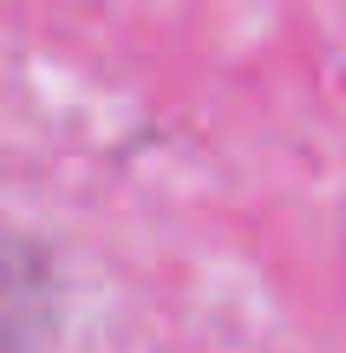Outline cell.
Wrapping results in <instances>:
<instances>
[{
	"label": "cell",
	"instance_id": "obj_1",
	"mask_svg": "<svg viewBox=\"0 0 346 353\" xmlns=\"http://www.w3.org/2000/svg\"><path fill=\"white\" fill-rule=\"evenodd\" d=\"M59 327V281L39 242L0 229V353H46Z\"/></svg>",
	"mask_w": 346,
	"mask_h": 353
}]
</instances>
